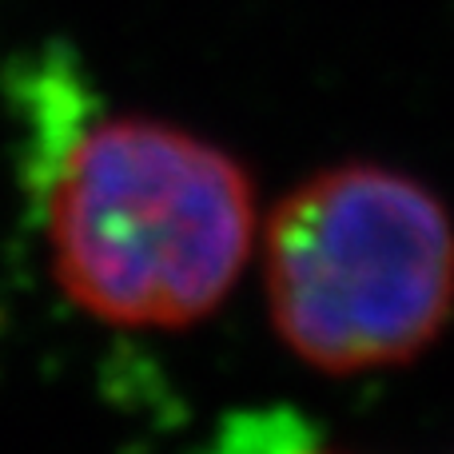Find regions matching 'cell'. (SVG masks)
I'll return each mask as SVG.
<instances>
[{
  "mask_svg": "<svg viewBox=\"0 0 454 454\" xmlns=\"http://www.w3.org/2000/svg\"><path fill=\"white\" fill-rule=\"evenodd\" d=\"M60 136L44 180V239L64 295L112 327L207 319L255 247L247 168L152 116H96Z\"/></svg>",
  "mask_w": 454,
  "mask_h": 454,
  "instance_id": "6da1fadb",
  "label": "cell"
},
{
  "mask_svg": "<svg viewBox=\"0 0 454 454\" xmlns=\"http://www.w3.org/2000/svg\"><path fill=\"white\" fill-rule=\"evenodd\" d=\"M271 327L323 375L403 367L454 315V215L434 188L387 164L307 176L267 215Z\"/></svg>",
  "mask_w": 454,
  "mask_h": 454,
  "instance_id": "7a4b0ae2",
  "label": "cell"
}]
</instances>
